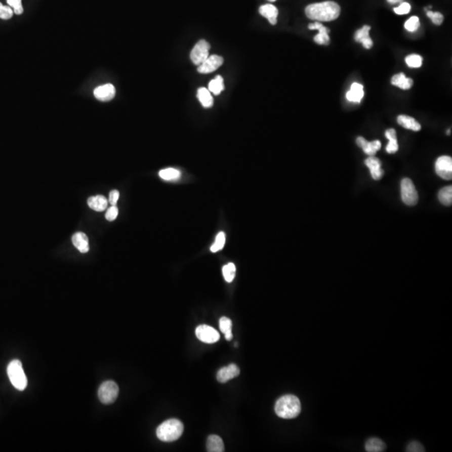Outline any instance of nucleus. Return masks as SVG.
<instances>
[{
	"label": "nucleus",
	"mask_w": 452,
	"mask_h": 452,
	"mask_svg": "<svg viewBox=\"0 0 452 452\" xmlns=\"http://www.w3.org/2000/svg\"><path fill=\"white\" fill-rule=\"evenodd\" d=\"M305 12L310 20L328 22L337 20L339 18L341 9L337 3L326 1L308 5L306 8Z\"/></svg>",
	"instance_id": "nucleus-1"
},
{
	"label": "nucleus",
	"mask_w": 452,
	"mask_h": 452,
	"mask_svg": "<svg viewBox=\"0 0 452 452\" xmlns=\"http://www.w3.org/2000/svg\"><path fill=\"white\" fill-rule=\"evenodd\" d=\"M302 410L300 399L293 394H286L277 399L275 404V412L282 419H294L300 415Z\"/></svg>",
	"instance_id": "nucleus-2"
},
{
	"label": "nucleus",
	"mask_w": 452,
	"mask_h": 452,
	"mask_svg": "<svg viewBox=\"0 0 452 452\" xmlns=\"http://www.w3.org/2000/svg\"><path fill=\"white\" fill-rule=\"evenodd\" d=\"M184 432V425L177 419H170L162 422L157 429V436L165 442L178 440Z\"/></svg>",
	"instance_id": "nucleus-3"
},
{
	"label": "nucleus",
	"mask_w": 452,
	"mask_h": 452,
	"mask_svg": "<svg viewBox=\"0 0 452 452\" xmlns=\"http://www.w3.org/2000/svg\"><path fill=\"white\" fill-rule=\"evenodd\" d=\"M7 373L10 382L15 389L20 391L26 389L28 380L20 360L11 361L8 365Z\"/></svg>",
	"instance_id": "nucleus-4"
},
{
	"label": "nucleus",
	"mask_w": 452,
	"mask_h": 452,
	"mask_svg": "<svg viewBox=\"0 0 452 452\" xmlns=\"http://www.w3.org/2000/svg\"><path fill=\"white\" fill-rule=\"evenodd\" d=\"M119 394L118 385L114 381H106L102 384L98 390V397L102 404H110L115 402Z\"/></svg>",
	"instance_id": "nucleus-5"
},
{
	"label": "nucleus",
	"mask_w": 452,
	"mask_h": 452,
	"mask_svg": "<svg viewBox=\"0 0 452 452\" xmlns=\"http://www.w3.org/2000/svg\"><path fill=\"white\" fill-rule=\"evenodd\" d=\"M401 198L405 204L416 206L418 203L419 196L416 186L410 179L405 178L401 181Z\"/></svg>",
	"instance_id": "nucleus-6"
},
{
	"label": "nucleus",
	"mask_w": 452,
	"mask_h": 452,
	"mask_svg": "<svg viewBox=\"0 0 452 452\" xmlns=\"http://www.w3.org/2000/svg\"><path fill=\"white\" fill-rule=\"evenodd\" d=\"M211 45L204 39H201L196 44L190 53V59L194 65H199L209 57Z\"/></svg>",
	"instance_id": "nucleus-7"
},
{
	"label": "nucleus",
	"mask_w": 452,
	"mask_h": 452,
	"mask_svg": "<svg viewBox=\"0 0 452 452\" xmlns=\"http://www.w3.org/2000/svg\"><path fill=\"white\" fill-rule=\"evenodd\" d=\"M196 337L206 344H215L220 339V334L216 329L208 325H200L195 330Z\"/></svg>",
	"instance_id": "nucleus-8"
},
{
	"label": "nucleus",
	"mask_w": 452,
	"mask_h": 452,
	"mask_svg": "<svg viewBox=\"0 0 452 452\" xmlns=\"http://www.w3.org/2000/svg\"><path fill=\"white\" fill-rule=\"evenodd\" d=\"M435 172L445 180L452 179V158L449 156L438 157L435 162Z\"/></svg>",
	"instance_id": "nucleus-9"
},
{
	"label": "nucleus",
	"mask_w": 452,
	"mask_h": 452,
	"mask_svg": "<svg viewBox=\"0 0 452 452\" xmlns=\"http://www.w3.org/2000/svg\"><path fill=\"white\" fill-rule=\"evenodd\" d=\"M223 62L224 59L221 56L216 55L209 56L208 58L206 59L203 63L198 65V71L201 74H210L219 69L223 65Z\"/></svg>",
	"instance_id": "nucleus-10"
},
{
	"label": "nucleus",
	"mask_w": 452,
	"mask_h": 452,
	"mask_svg": "<svg viewBox=\"0 0 452 452\" xmlns=\"http://www.w3.org/2000/svg\"><path fill=\"white\" fill-rule=\"evenodd\" d=\"M116 96V88L112 84L100 86L94 90V97L100 102H110Z\"/></svg>",
	"instance_id": "nucleus-11"
},
{
	"label": "nucleus",
	"mask_w": 452,
	"mask_h": 452,
	"mask_svg": "<svg viewBox=\"0 0 452 452\" xmlns=\"http://www.w3.org/2000/svg\"><path fill=\"white\" fill-rule=\"evenodd\" d=\"M240 370L239 367L235 364L231 363L227 367H221L217 373V380L220 383H226L229 380H232L234 378L239 376Z\"/></svg>",
	"instance_id": "nucleus-12"
},
{
	"label": "nucleus",
	"mask_w": 452,
	"mask_h": 452,
	"mask_svg": "<svg viewBox=\"0 0 452 452\" xmlns=\"http://www.w3.org/2000/svg\"><path fill=\"white\" fill-rule=\"evenodd\" d=\"M356 142H357L358 147H360L363 149V152H365L366 154L369 155V156L375 155L377 151L380 150V148H381V143L379 140L367 142L365 138L358 137Z\"/></svg>",
	"instance_id": "nucleus-13"
},
{
	"label": "nucleus",
	"mask_w": 452,
	"mask_h": 452,
	"mask_svg": "<svg viewBox=\"0 0 452 452\" xmlns=\"http://www.w3.org/2000/svg\"><path fill=\"white\" fill-rule=\"evenodd\" d=\"M364 162H365L366 166L369 169L373 179L379 180L382 178L384 175V171L381 170V162L379 158L374 157V156H370L369 157H367Z\"/></svg>",
	"instance_id": "nucleus-14"
},
{
	"label": "nucleus",
	"mask_w": 452,
	"mask_h": 452,
	"mask_svg": "<svg viewBox=\"0 0 452 452\" xmlns=\"http://www.w3.org/2000/svg\"><path fill=\"white\" fill-rule=\"evenodd\" d=\"M72 243L80 253H87L89 251V240L85 233L77 232L74 234Z\"/></svg>",
	"instance_id": "nucleus-15"
},
{
	"label": "nucleus",
	"mask_w": 452,
	"mask_h": 452,
	"mask_svg": "<svg viewBox=\"0 0 452 452\" xmlns=\"http://www.w3.org/2000/svg\"><path fill=\"white\" fill-rule=\"evenodd\" d=\"M259 12L263 17L266 18L272 25H275L277 22L278 10L273 5H262L259 9Z\"/></svg>",
	"instance_id": "nucleus-16"
},
{
	"label": "nucleus",
	"mask_w": 452,
	"mask_h": 452,
	"mask_svg": "<svg viewBox=\"0 0 452 452\" xmlns=\"http://www.w3.org/2000/svg\"><path fill=\"white\" fill-rule=\"evenodd\" d=\"M370 29L371 28L368 25H364L362 29H358L354 35L356 42L362 43L366 49H370L373 46V40L369 37Z\"/></svg>",
	"instance_id": "nucleus-17"
},
{
	"label": "nucleus",
	"mask_w": 452,
	"mask_h": 452,
	"mask_svg": "<svg viewBox=\"0 0 452 452\" xmlns=\"http://www.w3.org/2000/svg\"><path fill=\"white\" fill-rule=\"evenodd\" d=\"M347 100L351 102H359L363 97V87L362 84L354 83L351 86L350 91L346 94Z\"/></svg>",
	"instance_id": "nucleus-18"
},
{
	"label": "nucleus",
	"mask_w": 452,
	"mask_h": 452,
	"mask_svg": "<svg viewBox=\"0 0 452 452\" xmlns=\"http://www.w3.org/2000/svg\"><path fill=\"white\" fill-rule=\"evenodd\" d=\"M87 203H88L90 208L92 209L93 211L102 212L107 209L108 201L104 196H92L91 198H88Z\"/></svg>",
	"instance_id": "nucleus-19"
},
{
	"label": "nucleus",
	"mask_w": 452,
	"mask_h": 452,
	"mask_svg": "<svg viewBox=\"0 0 452 452\" xmlns=\"http://www.w3.org/2000/svg\"><path fill=\"white\" fill-rule=\"evenodd\" d=\"M397 121L400 126L403 127L404 129H410L415 132H418L421 129V124H419L416 119L411 117V116H406V115H400L398 116Z\"/></svg>",
	"instance_id": "nucleus-20"
},
{
	"label": "nucleus",
	"mask_w": 452,
	"mask_h": 452,
	"mask_svg": "<svg viewBox=\"0 0 452 452\" xmlns=\"http://www.w3.org/2000/svg\"><path fill=\"white\" fill-rule=\"evenodd\" d=\"M413 80L411 78H407L404 73H399L394 75L391 79V84L396 86L402 90H409L413 86Z\"/></svg>",
	"instance_id": "nucleus-21"
},
{
	"label": "nucleus",
	"mask_w": 452,
	"mask_h": 452,
	"mask_svg": "<svg viewBox=\"0 0 452 452\" xmlns=\"http://www.w3.org/2000/svg\"><path fill=\"white\" fill-rule=\"evenodd\" d=\"M207 450L210 452L224 451L225 445L222 439L219 435H210L207 440Z\"/></svg>",
	"instance_id": "nucleus-22"
},
{
	"label": "nucleus",
	"mask_w": 452,
	"mask_h": 452,
	"mask_svg": "<svg viewBox=\"0 0 452 452\" xmlns=\"http://www.w3.org/2000/svg\"><path fill=\"white\" fill-rule=\"evenodd\" d=\"M197 97L203 107L210 108L213 106L214 99L211 92L204 87H201L198 90Z\"/></svg>",
	"instance_id": "nucleus-23"
},
{
	"label": "nucleus",
	"mask_w": 452,
	"mask_h": 452,
	"mask_svg": "<svg viewBox=\"0 0 452 452\" xmlns=\"http://www.w3.org/2000/svg\"><path fill=\"white\" fill-rule=\"evenodd\" d=\"M365 449L368 452H382L386 449V445L379 438H370L366 442Z\"/></svg>",
	"instance_id": "nucleus-24"
},
{
	"label": "nucleus",
	"mask_w": 452,
	"mask_h": 452,
	"mask_svg": "<svg viewBox=\"0 0 452 452\" xmlns=\"http://www.w3.org/2000/svg\"><path fill=\"white\" fill-rule=\"evenodd\" d=\"M385 136L389 139V143H388L387 147H386V151L389 153L396 152L398 149H399V145H398V142H397L396 132H395L394 129H389V130L386 131Z\"/></svg>",
	"instance_id": "nucleus-25"
},
{
	"label": "nucleus",
	"mask_w": 452,
	"mask_h": 452,
	"mask_svg": "<svg viewBox=\"0 0 452 452\" xmlns=\"http://www.w3.org/2000/svg\"><path fill=\"white\" fill-rule=\"evenodd\" d=\"M220 331L225 334V338L228 341H230L233 338L232 322L230 318L226 317H221L220 319Z\"/></svg>",
	"instance_id": "nucleus-26"
},
{
	"label": "nucleus",
	"mask_w": 452,
	"mask_h": 452,
	"mask_svg": "<svg viewBox=\"0 0 452 452\" xmlns=\"http://www.w3.org/2000/svg\"><path fill=\"white\" fill-rule=\"evenodd\" d=\"M224 89H225L224 79L220 75H217L215 79L211 80V83L209 84V91L216 96L220 95Z\"/></svg>",
	"instance_id": "nucleus-27"
},
{
	"label": "nucleus",
	"mask_w": 452,
	"mask_h": 452,
	"mask_svg": "<svg viewBox=\"0 0 452 452\" xmlns=\"http://www.w3.org/2000/svg\"><path fill=\"white\" fill-rule=\"evenodd\" d=\"M438 198L440 203L445 206H451L452 203V187L451 185L445 186L440 189L438 194Z\"/></svg>",
	"instance_id": "nucleus-28"
},
{
	"label": "nucleus",
	"mask_w": 452,
	"mask_h": 452,
	"mask_svg": "<svg viewBox=\"0 0 452 452\" xmlns=\"http://www.w3.org/2000/svg\"><path fill=\"white\" fill-rule=\"evenodd\" d=\"M158 174H159V177L161 179L166 180V181L177 180L181 176L180 171L176 170V169H173V168H169V169L161 170Z\"/></svg>",
	"instance_id": "nucleus-29"
},
{
	"label": "nucleus",
	"mask_w": 452,
	"mask_h": 452,
	"mask_svg": "<svg viewBox=\"0 0 452 452\" xmlns=\"http://www.w3.org/2000/svg\"><path fill=\"white\" fill-rule=\"evenodd\" d=\"M317 30L319 33L314 37V42L318 45H327L330 40L328 36L329 29L322 24Z\"/></svg>",
	"instance_id": "nucleus-30"
},
{
	"label": "nucleus",
	"mask_w": 452,
	"mask_h": 452,
	"mask_svg": "<svg viewBox=\"0 0 452 452\" xmlns=\"http://www.w3.org/2000/svg\"><path fill=\"white\" fill-rule=\"evenodd\" d=\"M222 271L224 278L227 282H231L235 279V271H236L235 264L229 263L225 265L223 267Z\"/></svg>",
	"instance_id": "nucleus-31"
},
{
	"label": "nucleus",
	"mask_w": 452,
	"mask_h": 452,
	"mask_svg": "<svg viewBox=\"0 0 452 452\" xmlns=\"http://www.w3.org/2000/svg\"><path fill=\"white\" fill-rule=\"evenodd\" d=\"M225 244V235L224 232H220L218 234L216 238V241L212 244V246L211 247V252H213V253H216V252H220L221 250L224 248V245Z\"/></svg>",
	"instance_id": "nucleus-32"
},
{
	"label": "nucleus",
	"mask_w": 452,
	"mask_h": 452,
	"mask_svg": "<svg viewBox=\"0 0 452 452\" xmlns=\"http://www.w3.org/2000/svg\"><path fill=\"white\" fill-rule=\"evenodd\" d=\"M422 61H423L422 57L421 56H419V55H416V54L408 56L405 58V62H406L407 65L411 68L421 67V65H422Z\"/></svg>",
	"instance_id": "nucleus-33"
},
{
	"label": "nucleus",
	"mask_w": 452,
	"mask_h": 452,
	"mask_svg": "<svg viewBox=\"0 0 452 452\" xmlns=\"http://www.w3.org/2000/svg\"><path fill=\"white\" fill-rule=\"evenodd\" d=\"M421 24L417 16H412L404 24V28L409 32H415L419 29Z\"/></svg>",
	"instance_id": "nucleus-34"
},
{
	"label": "nucleus",
	"mask_w": 452,
	"mask_h": 452,
	"mask_svg": "<svg viewBox=\"0 0 452 452\" xmlns=\"http://www.w3.org/2000/svg\"><path fill=\"white\" fill-rule=\"evenodd\" d=\"M8 6H10L14 11V14L20 15L24 13V8L22 6V0H6Z\"/></svg>",
	"instance_id": "nucleus-35"
},
{
	"label": "nucleus",
	"mask_w": 452,
	"mask_h": 452,
	"mask_svg": "<svg viewBox=\"0 0 452 452\" xmlns=\"http://www.w3.org/2000/svg\"><path fill=\"white\" fill-rule=\"evenodd\" d=\"M426 15L432 20L433 24L436 25H440L444 21V16L440 12H432L431 10H427Z\"/></svg>",
	"instance_id": "nucleus-36"
},
{
	"label": "nucleus",
	"mask_w": 452,
	"mask_h": 452,
	"mask_svg": "<svg viewBox=\"0 0 452 452\" xmlns=\"http://www.w3.org/2000/svg\"><path fill=\"white\" fill-rule=\"evenodd\" d=\"M14 11L10 6H5L0 3V19L10 20L13 17Z\"/></svg>",
	"instance_id": "nucleus-37"
},
{
	"label": "nucleus",
	"mask_w": 452,
	"mask_h": 452,
	"mask_svg": "<svg viewBox=\"0 0 452 452\" xmlns=\"http://www.w3.org/2000/svg\"><path fill=\"white\" fill-rule=\"evenodd\" d=\"M411 6L409 3L402 2L399 6L394 8V11L395 14L399 15H407L410 12Z\"/></svg>",
	"instance_id": "nucleus-38"
},
{
	"label": "nucleus",
	"mask_w": 452,
	"mask_h": 452,
	"mask_svg": "<svg viewBox=\"0 0 452 452\" xmlns=\"http://www.w3.org/2000/svg\"><path fill=\"white\" fill-rule=\"evenodd\" d=\"M406 451L423 452L425 451V448L418 441H413V442L409 443V445H407Z\"/></svg>",
	"instance_id": "nucleus-39"
},
{
	"label": "nucleus",
	"mask_w": 452,
	"mask_h": 452,
	"mask_svg": "<svg viewBox=\"0 0 452 452\" xmlns=\"http://www.w3.org/2000/svg\"><path fill=\"white\" fill-rule=\"evenodd\" d=\"M118 216V209L116 206H111L107 210L106 213V219L108 221H113L116 220V218Z\"/></svg>",
	"instance_id": "nucleus-40"
},
{
	"label": "nucleus",
	"mask_w": 452,
	"mask_h": 452,
	"mask_svg": "<svg viewBox=\"0 0 452 452\" xmlns=\"http://www.w3.org/2000/svg\"><path fill=\"white\" fill-rule=\"evenodd\" d=\"M119 192L117 190H112L109 194V203H111V206H116V203L119 199Z\"/></svg>",
	"instance_id": "nucleus-41"
},
{
	"label": "nucleus",
	"mask_w": 452,
	"mask_h": 452,
	"mask_svg": "<svg viewBox=\"0 0 452 452\" xmlns=\"http://www.w3.org/2000/svg\"><path fill=\"white\" fill-rule=\"evenodd\" d=\"M322 23H320V22H315V23H312V24H310L308 25V29H318L320 27L322 26Z\"/></svg>",
	"instance_id": "nucleus-42"
},
{
	"label": "nucleus",
	"mask_w": 452,
	"mask_h": 452,
	"mask_svg": "<svg viewBox=\"0 0 452 452\" xmlns=\"http://www.w3.org/2000/svg\"><path fill=\"white\" fill-rule=\"evenodd\" d=\"M403 1H404V0H387V2L389 3V4H391V5L399 4V3H402Z\"/></svg>",
	"instance_id": "nucleus-43"
},
{
	"label": "nucleus",
	"mask_w": 452,
	"mask_h": 452,
	"mask_svg": "<svg viewBox=\"0 0 452 452\" xmlns=\"http://www.w3.org/2000/svg\"><path fill=\"white\" fill-rule=\"evenodd\" d=\"M450 130H448L447 131V135H450Z\"/></svg>",
	"instance_id": "nucleus-44"
},
{
	"label": "nucleus",
	"mask_w": 452,
	"mask_h": 452,
	"mask_svg": "<svg viewBox=\"0 0 452 452\" xmlns=\"http://www.w3.org/2000/svg\"><path fill=\"white\" fill-rule=\"evenodd\" d=\"M268 1H270V2H275L276 0H268Z\"/></svg>",
	"instance_id": "nucleus-45"
}]
</instances>
